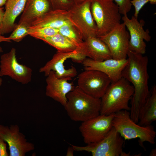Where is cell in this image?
<instances>
[{"instance_id": "6da1fadb", "label": "cell", "mask_w": 156, "mask_h": 156, "mask_svg": "<svg viewBox=\"0 0 156 156\" xmlns=\"http://www.w3.org/2000/svg\"><path fill=\"white\" fill-rule=\"evenodd\" d=\"M128 62L124 68L122 77L133 86L134 93L131 100L130 116L138 123L140 110L151 94L148 86V58L141 54L129 51Z\"/></svg>"}, {"instance_id": "7a4b0ae2", "label": "cell", "mask_w": 156, "mask_h": 156, "mask_svg": "<svg viewBox=\"0 0 156 156\" xmlns=\"http://www.w3.org/2000/svg\"><path fill=\"white\" fill-rule=\"evenodd\" d=\"M66 98L64 107L73 121L83 122L100 114L101 99L86 94L77 86L67 94Z\"/></svg>"}, {"instance_id": "3957f363", "label": "cell", "mask_w": 156, "mask_h": 156, "mask_svg": "<svg viewBox=\"0 0 156 156\" xmlns=\"http://www.w3.org/2000/svg\"><path fill=\"white\" fill-rule=\"evenodd\" d=\"M134 92L133 86L123 77L111 82L101 98L100 114L108 115L122 110L130 111L129 102Z\"/></svg>"}, {"instance_id": "277c9868", "label": "cell", "mask_w": 156, "mask_h": 156, "mask_svg": "<svg viewBox=\"0 0 156 156\" xmlns=\"http://www.w3.org/2000/svg\"><path fill=\"white\" fill-rule=\"evenodd\" d=\"M131 118L129 111L122 110L114 114L112 121V127L125 140L139 139V143L145 142L152 144L155 143L156 132L151 125L141 126Z\"/></svg>"}, {"instance_id": "5b68a950", "label": "cell", "mask_w": 156, "mask_h": 156, "mask_svg": "<svg viewBox=\"0 0 156 156\" xmlns=\"http://www.w3.org/2000/svg\"><path fill=\"white\" fill-rule=\"evenodd\" d=\"M90 8L97 26V37L104 35L119 24L118 7L112 0H90Z\"/></svg>"}, {"instance_id": "8992f818", "label": "cell", "mask_w": 156, "mask_h": 156, "mask_svg": "<svg viewBox=\"0 0 156 156\" xmlns=\"http://www.w3.org/2000/svg\"><path fill=\"white\" fill-rule=\"evenodd\" d=\"M68 12V20L83 40L90 37H97V27L91 12L90 0L74 4Z\"/></svg>"}, {"instance_id": "52a82bcc", "label": "cell", "mask_w": 156, "mask_h": 156, "mask_svg": "<svg viewBox=\"0 0 156 156\" xmlns=\"http://www.w3.org/2000/svg\"><path fill=\"white\" fill-rule=\"evenodd\" d=\"M124 140L112 127L104 138L98 142L85 146L70 145L74 151L90 153L93 156H120Z\"/></svg>"}, {"instance_id": "ba28073f", "label": "cell", "mask_w": 156, "mask_h": 156, "mask_svg": "<svg viewBox=\"0 0 156 156\" xmlns=\"http://www.w3.org/2000/svg\"><path fill=\"white\" fill-rule=\"evenodd\" d=\"M86 58L78 49L67 52L57 51L51 60L40 68L39 72L43 73L47 77L51 71H53L57 78H66L70 80L77 75V71L76 68L73 66L68 69L65 68L64 65L65 61L71 58L74 62L82 63Z\"/></svg>"}, {"instance_id": "9c48e42d", "label": "cell", "mask_w": 156, "mask_h": 156, "mask_svg": "<svg viewBox=\"0 0 156 156\" xmlns=\"http://www.w3.org/2000/svg\"><path fill=\"white\" fill-rule=\"evenodd\" d=\"M78 76L77 86L86 94L101 99L111 81L108 76L98 70L84 69Z\"/></svg>"}, {"instance_id": "30bf717a", "label": "cell", "mask_w": 156, "mask_h": 156, "mask_svg": "<svg viewBox=\"0 0 156 156\" xmlns=\"http://www.w3.org/2000/svg\"><path fill=\"white\" fill-rule=\"evenodd\" d=\"M114 114L108 115L100 114L82 122L79 129L84 142L90 144L104 138L112 127Z\"/></svg>"}, {"instance_id": "8fae6325", "label": "cell", "mask_w": 156, "mask_h": 156, "mask_svg": "<svg viewBox=\"0 0 156 156\" xmlns=\"http://www.w3.org/2000/svg\"><path fill=\"white\" fill-rule=\"evenodd\" d=\"M0 62V77L9 76L23 84H27L31 81L32 70L29 67L18 63L15 48H12L9 52L2 55Z\"/></svg>"}, {"instance_id": "7c38bea8", "label": "cell", "mask_w": 156, "mask_h": 156, "mask_svg": "<svg viewBox=\"0 0 156 156\" xmlns=\"http://www.w3.org/2000/svg\"><path fill=\"white\" fill-rule=\"evenodd\" d=\"M98 38L107 45L112 58L118 60L127 58L130 36L123 23H120L106 34Z\"/></svg>"}, {"instance_id": "4fadbf2b", "label": "cell", "mask_w": 156, "mask_h": 156, "mask_svg": "<svg viewBox=\"0 0 156 156\" xmlns=\"http://www.w3.org/2000/svg\"><path fill=\"white\" fill-rule=\"evenodd\" d=\"M25 137L17 125L9 127L0 125V138L8 144L10 156H25L34 149V144L28 142Z\"/></svg>"}, {"instance_id": "5bb4252c", "label": "cell", "mask_w": 156, "mask_h": 156, "mask_svg": "<svg viewBox=\"0 0 156 156\" xmlns=\"http://www.w3.org/2000/svg\"><path fill=\"white\" fill-rule=\"evenodd\" d=\"M122 19L129 31V50L142 55L145 54L146 51V45L144 40L150 41L151 37L149 35L148 29L145 30L144 29V21L141 19L139 21L138 18L134 16L129 19L127 15H123Z\"/></svg>"}, {"instance_id": "9a60e30c", "label": "cell", "mask_w": 156, "mask_h": 156, "mask_svg": "<svg viewBox=\"0 0 156 156\" xmlns=\"http://www.w3.org/2000/svg\"><path fill=\"white\" fill-rule=\"evenodd\" d=\"M128 62L127 58L121 60L112 58L98 62L86 58L82 64L85 67L84 69L96 70L104 73L112 82L116 81L122 77V71Z\"/></svg>"}, {"instance_id": "2e32d148", "label": "cell", "mask_w": 156, "mask_h": 156, "mask_svg": "<svg viewBox=\"0 0 156 156\" xmlns=\"http://www.w3.org/2000/svg\"><path fill=\"white\" fill-rule=\"evenodd\" d=\"M47 77L46 95L64 107L67 101V94L75 87L73 83L68 82L67 79L57 78L53 71H51Z\"/></svg>"}, {"instance_id": "e0dca14e", "label": "cell", "mask_w": 156, "mask_h": 156, "mask_svg": "<svg viewBox=\"0 0 156 156\" xmlns=\"http://www.w3.org/2000/svg\"><path fill=\"white\" fill-rule=\"evenodd\" d=\"M78 49L86 57L95 61L101 62L112 58L107 45L98 37L87 38Z\"/></svg>"}, {"instance_id": "ac0fdd59", "label": "cell", "mask_w": 156, "mask_h": 156, "mask_svg": "<svg viewBox=\"0 0 156 156\" xmlns=\"http://www.w3.org/2000/svg\"><path fill=\"white\" fill-rule=\"evenodd\" d=\"M26 0H7L5 11L0 26V35H3L12 31L17 24L15 23L16 18L22 12Z\"/></svg>"}, {"instance_id": "d6986e66", "label": "cell", "mask_w": 156, "mask_h": 156, "mask_svg": "<svg viewBox=\"0 0 156 156\" xmlns=\"http://www.w3.org/2000/svg\"><path fill=\"white\" fill-rule=\"evenodd\" d=\"M68 13L67 10L51 9L33 22L29 28L50 27L58 29L70 22Z\"/></svg>"}, {"instance_id": "ffe728a7", "label": "cell", "mask_w": 156, "mask_h": 156, "mask_svg": "<svg viewBox=\"0 0 156 156\" xmlns=\"http://www.w3.org/2000/svg\"><path fill=\"white\" fill-rule=\"evenodd\" d=\"M51 9L48 0H26L18 24L24 23L30 26L33 22Z\"/></svg>"}, {"instance_id": "44dd1931", "label": "cell", "mask_w": 156, "mask_h": 156, "mask_svg": "<svg viewBox=\"0 0 156 156\" xmlns=\"http://www.w3.org/2000/svg\"><path fill=\"white\" fill-rule=\"evenodd\" d=\"M151 94L141 109L138 124L145 127L151 125L156 120V86L154 85L150 91Z\"/></svg>"}, {"instance_id": "7402d4cb", "label": "cell", "mask_w": 156, "mask_h": 156, "mask_svg": "<svg viewBox=\"0 0 156 156\" xmlns=\"http://www.w3.org/2000/svg\"><path fill=\"white\" fill-rule=\"evenodd\" d=\"M40 40L54 47L59 52H71L78 49L73 42L59 32L53 36L42 38Z\"/></svg>"}, {"instance_id": "603a6c76", "label": "cell", "mask_w": 156, "mask_h": 156, "mask_svg": "<svg viewBox=\"0 0 156 156\" xmlns=\"http://www.w3.org/2000/svg\"><path fill=\"white\" fill-rule=\"evenodd\" d=\"M59 33L73 42L79 49L83 40L77 29L70 22L65 24L59 28Z\"/></svg>"}, {"instance_id": "cb8c5ba5", "label": "cell", "mask_w": 156, "mask_h": 156, "mask_svg": "<svg viewBox=\"0 0 156 156\" xmlns=\"http://www.w3.org/2000/svg\"><path fill=\"white\" fill-rule=\"evenodd\" d=\"M59 32L58 29L50 27L29 29L28 35L36 39H40L45 37L53 36Z\"/></svg>"}, {"instance_id": "d4e9b609", "label": "cell", "mask_w": 156, "mask_h": 156, "mask_svg": "<svg viewBox=\"0 0 156 156\" xmlns=\"http://www.w3.org/2000/svg\"><path fill=\"white\" fill-rule=\"evenodd\" d=\"M30 26L25 23H22L17 24L16 27L8 37L11 40L19 42L26 36L28 35V31Z\"/></svg>"}, {"instance_id": "484cf974", "label": "cell", "mask_w": 156, "mask_h": 156, "mask_svg": "<svg viewBox=\"0 0 156 156\" xmlns=\"http://www.w3.org/2000/svg\"><path fill=\"white\" fill-rule=\"evenodd\" d=\"M52 9L68 10L73 6L74 3L70 0H48Z\"/></svg>"}, {"instance_id": "4316f807", "label": "cell", "mask_w": 156, "mask_h": 156, "mask_svg": "<svg viewBox=\"0 0 156 156\" xmlns=\"http://www.w3.org/2000/svg\"><path fill=\"white\" fill-rule=\"evenodd\" d=\"M112 0L116 3L120 14L123 15H127L131 9L132 5L131 3V0Z\"/></svg>"}, {"instance_id": "83f0119b", "label": "cell", "mask_w": 156, "mask_h": 156, "mask_svg": "<svg viewBox=\"0 0 156 156\" xmlns=\"http://www.w3.org/2000/svg\"><path fill=\"white\" fill-rule=\"evenodd\" d=\"M132 5L135 8V11L134 16L138 18L140 10L147 3H149L152 4L156 3V0H132L131 1Z\"/></svg>"}, {"instance_id": "f1b7e54d", "label": "cell", "mask_w": 156, "mask_h": 156, "mask_svg": "<svg viewBox=\"0 0 156 156\" xmlns=\"http://www.w3.org/2000/svg\"><path fill=\"white\" fill-rule=\"evenodd\" d=\"M7 144L5 141L0 138V156H8L7 151Z\"/></svg>"}, {"instance_id": "f546056e", "label": "cell", "mask_w": 156, "mask_h": 156, "mask_svg": "<svg viewBox=\"0 0 156 156\" xmlns=\"http://www.w3.org/2000/svg\"><path fill=\"white\" fill-rule=\"evenodd\" d=\"M3 42H11V40L8 38V37H6L2 35H0V43ZM3 52V50L2 49L0 45V53H1Z\"/></svg>"}, {"instance_id": "4dcf8cb0", "label": "cell", "mask_w": 156, "mask_h": 156, "mask_svg": "<svg viewBox=\"0 0 156 156\" xmlns=\"http://www.w3.org/2000/svg\"><path fill=\"white\" fill-rule=\"evenodd\" d=\"M74 151L71 146H69L67 149L66 156H73L74 155L73 152Z\"/></svg>"}, {"instance_id": "1f68e13d", "label": "cell", "mask_w": 156, "mask_h": 156, "mask_svg": "<svg viewBox=\"0 0 156 156\" xmlns=\"http://www.w3.org/2000/svg\"><path fill=\"white\" fill-rule=\"evenodd\" d=\"M5 11L3 10V8L0 7V26L2 22Z\"/></svg>"}, {"instance_id": "d6a6232c", "label": "cell", "mask_w": 156, "mask_h": 156, "mask_svg": "<svg viewBox=\"0 0 156 156\" xmlns=\"http://www.w3.org/2000/svg\"><path fill=\"white\" fill-rule=\"evenodd\" d=\"M150 156H156V148L153 149L150 152L149 154Z\"/></svg>"}, {"instance_id": "836d02e7", "label": "cell", "mask_w": 156, "mask_h": 156, "mask_svg": "<svg viewBox=\"0 0 156 156\" xmlns=\"http://www.w3.org/2000/svg\"><path fill=\"white\" fill-rule=\"evenodd\" d=\"M72 1L74 4H78L81 3L86 0H70Z\"/></svg>"}, {"instance_id": "e575fe53", "label": "cell", "mask_w": 156, "mask_h": 156, "mask_svg": "<svg viewBox=\"0 0 156 156\" xmlns=\"http://www.w3.org/2000/svg\"><path fill=\"white\" fill-rule=\"evenodd\" d=\"M7 0H0V7L5 5Z\"/></svg>"}, {"instance_id": "d590c367", "label": "cell", "mask_w": 156, "mask_h": 156, "mask_svg": "<svg viewBox=\"0 0 156 156\" xmlns=\"http://www.w3.org/2000/svg\"><path fill=\"white\" fill-rule=\"evenodd\" d=\"M130 153L129 152L127 153L123 151L121 154L120 156H130Z\"/></svg>"}, {"instance_id": "8d00e7d4", "label": "cell", "mask_w": 156, "mask_h": 156, "mask_svg": "<svg viewBox=\"0 0 156 156\" xmlns=\"http://www.w3.org/2000/svg\"><path fill=\"white\" fill-rule=\"evenodd\" d=\"M2 79L0 76V86L1 85L2 82Z\"/></svg>"}]
</instances>
